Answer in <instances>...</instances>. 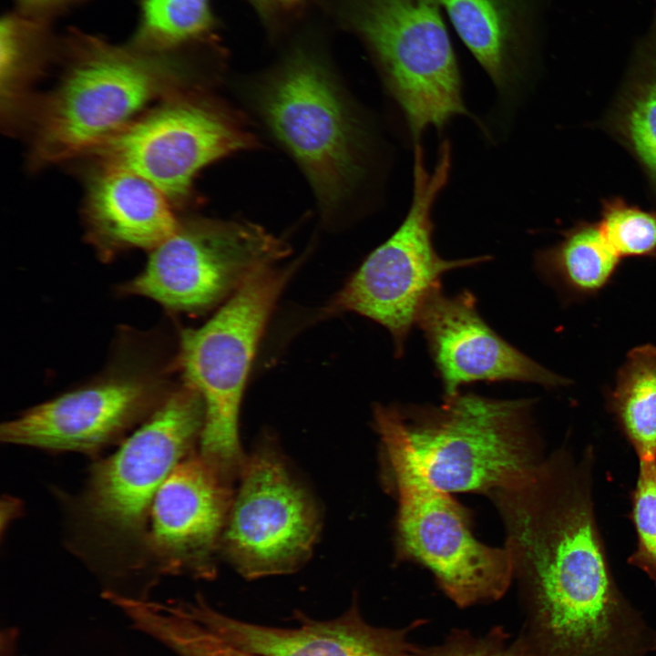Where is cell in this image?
I'll return each mask as SVG.
<instances>
[{"mask_svg": "<svg viewBox=\"0 0 656 656\" xmlns=\"http://www.w3.org/2000/svg\"><path fill=\"white\" fill-rule=\"evenodd\" d=\"M592 455L559 449L529 480L489 497L528 609L524 637L538 656H647L656 632L611 573L594 511Z\"/></svg>", "mask_w": 656, "mask_h": 656, "instance_id": "6da1fadb", "label": "cell"}, {"mask_svg": "<svg viewBox=\"0 0 656 656\" xmlns=\"http://www.w3.org/2000/svg\"><path fill=\"white\" fill-rule=\"evenodd\" d=\"M65 36L62 75L31 113L36 163L89 153L149 103L190 87L191 48L152 51L77 30Z\"/></svg>", "mask_w": 656, "mask_h": 656, "instance_id": "7a4b0ae2", "label": "cell"}, {"mask_svg": "<svg viewBox=\"0 0 656 656\" xmlns=\"http://www.w3.org/2000/svg\"><path fill=\"white\" fill-rule=\"evenodd\" d=\"M531 399L461 393L438 405H376L436 488L490 497L530 479L545 460Z\"/></svg>", "mask_w": 656, "mask_h": 656, "instance_id": "3957f363", "label": "cell"}, {"mask_svg": "<svg viewBox=\"0 0 656 656\" xmlns=\"http://www.w3.org/2000/svg\"><path fill=\"white\" fill-rule=\"evenodd\" d=\"M255 101L322 210H338L364 177L367 138L326 61L312 48L295 47L260 83Z\"/></svg>", "mask_w": 656, "mask_h": 656, "instance_id": "277c9868", "label": "cell"}, {"mask_svg": "<svg viewBox=\"0 0 656 656\" xmlns=\"http://www.w3.org/2000/svg\"><path fill=\"white\" fill-rule=\"evenodd\" d=\"M374 426L380 437L385 480L397 500V558L428 569L460 607L501 598L514 579L507 548L476 538L466 509L426 479L395 428L382 417L374 418Z\"/></svg>", "mask_w": 656, "mask_h": 656, "instance_id": "5b68a950", "label": "cell"}, {"mask_svg": "<svg viewBox=\"0 0 656 656\" xmlns=\"http://www.w3.org/2000/svg\"><path fill=\"white\" fill-rule=\"evenodd\" d=\"M437 0H337V15L372 52L415 141L468 116Z\"/></svg>", "mask_w": 656, "mask_h": 656, "instance_id": "8992f818", "label": "cell"}, {"mask_svg": "<svg viewBox=\"0 0 656 656\" xmlns=\"http://www.w3.org/2000/svg\"><path fill=\"white\" fill-rule=\"evenodd\" d=\"M287 277L272 266L259 270L207 323L180 335L178 369L204 405L200 454L233 480L246 458L238 433L245 382Z\"/></svg>", "mask_w": 656, "mask_h": 656, "instance_id": "52a82bcc", "label": "cell"}, {"mask_svg": "<svg viewBox=\"0 0 656 656\" xmlns=\"http://www.w3.org/2000/svg\"><path fill=\"white\" fill-rule=\"evenodd\" d=\"M452 164L451 146L444 140L429 170L416 143L413 164V198L398 229L364 260L331 304L380 323L393 337L395 354L405 341L428 297L441 288L442 275L451 270L487 261L489 256L446 260L433 244L432 212L446 185Z\"/></svg>", "mask_w": 656, "mask_h": 656, "instance_id": "ba28073f", "label": "cell"}, {"mask_svg": "<svg viewBox=\"0 0 656 656\" xmlns=\"http://www.w3.org/2000/svg\"><path fill=\"white\" fill-rule=\"evenodd\" d=\"M122 341L94 379L4 423L3 441L57 451L91 453L148 417L174 386L168 360L149 336Z\"/></svg>", "mask_w": 656, "mask_h": 656, "instance_id": "9c48e42d", "label": "cell"}, {"mask_svg": "<svg viewBox=\"0 0 656 656\" xmlns=\"http://www.w3.org/2000/svg\"><path fill=\"white\" fill-rule=\"evenodd\" d=\"M252 144L230 110L188 88L160 100L89 153L97 165L130 171L171 203H181L201 169Z\"/></svg>", "mask_w": 656, "mask_h": 656, "instance_id": "30bf717a", "label": "cell"}, {"mask_svg": "<svg viewBox=\"0 0 656 656\" xmlns=\"http://www.w3.org/2000/svg\"><path fill=\"white\" fill-rule=\"evenodd\" d=\"M287 251L282 241L255 224L182 220L149 251L144 269L119 292L151 299L171 312H199L235 292Z\"/></svg>", "mask_w": 656, "mask_h": 656, "instance_id": "8fae6325", "label": "cell"}, {"mask_svg": "<svg viewBox=\"0 0 656 656\" xmlns=\"http://www.w3.org/2000/svg\"><path fill=\"white\" fill-rule=\"evenodd\" d=\"M238 477L220 551L247 579L297 570L321 528L313 497L272 445L246 456Z\"/></svg>", "mask_w": 656, "mask_h": 656, "instance_id": "7c38bea8", "label": "cell"}, {"mask_svg": "<svg viewBox=\"0 0 656 656\" xmlns=\"http://www.w3.org/2000/svg\"><path fill=\"white\" fill-rule=\"evenodd\" d=\"M204 405L184 381L110 457L93 468L85 497L90 519L117 535L141 532L159 487L200 441Z\"/></svg>", "mask_w": 656, "mask_h": 656, "instance_id": "4fadbf2b", "label": "cell"}, {"mask_svg": "<svg viewBox=\"0 0 656 656\" xmlns=\"http://www.w3.org/2000/svg\"><path fill=\"white\" fill-rule=\"evenodd\" d=\"M233 479L200 453L171 471L149 514L147 546L160 572L212 579L234 496Z\"/></svg>", "mask_w": 656, "mask_h": 656, "instance_id": "5bb4252c", "label": "cell"}, {"mask_svg": "<svg viewBox=\"0 0 656 656\" xmlns=\"http://www.w3.org/2000/svg\"><path fill=\"white\" fill-rule=\"evenodd\" d=\"M476 302L468 291L449 296L440 288L419 313L416 324L427 342L444 397L478 381H519L546 388L570 384L499 336L479 315Z\"/></svg>", "mask_w": 656, "mask_h": 656, "instance_id": "9a60e30c", "label": "cell"}, {"mask_svg": "<svg viewBox=\"0 0 656 656\" xmlns=\"http://www.w3.org/2000/svg\"><path fill=\"white\" fill-rule=\"evenodd\" d=\"M189 612L231 643L263 656H418L411 628L377 627L356 603L340 616L316 620L297 613L294 627H273L229 616L201 596L187 601Z\"/></svg>", "mask_w": 656, "mask_h": 656, "instance_id": "2e32d148", "label": "cell"}, {"mask_svg": "<svg viewBox=\"0 0 656 656\" xmlns=\"http://www.w3.org/2000/svg\"><path fill=\"white\" fill-rule=\"evenodd\" d=\"M84 202L87 240L104 258L131 249L152 250L179 220L169 199L145 179L126 169L97 165Z\"/></svg>", "mask_w": 656, "mask_h": 656, "instance_id": "e0dca14e", "label": "cell"}, {"mask_svg": "<svg viewBox=\"0 0 656 656\" xmlns=\"http://www.w3.org/2000/svg\"><path fill=\"white\" fill-rule=\"evenodd\" d=\"M599 127L632 156L656 201V14Z\"/></svg>", "mask_w": 656, "mask_h": 656, "instance_id": "ac0fdd59", "label": "cell"}, {"mask_svg": "<svg viewBox=\"0 0 656 656\" xmlns=\"http://www.w3.org/2000/svg\"><path fill=\"white\" fill-rule=\"evenodd\" d=\"M459 36L490 77L508 96L521 75L518 8L514 0H437Z\"/></svg>", "mask_w": 656, "mask_h": 656, "instance_id": "d6986e66", "label": "cell"}, {"mask_svg": "<svg viewBox=\"0 0 656 656\" xmlns=\"http://www.w3.org/2000/svg\"><path fill=\"white\" fill-rule=\"evenodd\" d=\"M622 259L598 222L577 220L555 244L538 251L535 269L567 302L596 297L617 274Z\"/></svg>", "mask_w": 656, "mask_h": 656, "instance_id": "ffe728a7", "label": "cell"}, {"mask_svg": "<svg viewBox=\"0 0 656 656\" xmlns=\"http://www.w3.org/2000/svg\"><path fill=\"white\" fill-rule=\"evenodd\" d=\"M606 407L638 459L656 458V345L628 353L607 390Z\"/></svg>", "mask_w": 656, "mask_h": 656, "instance_id": "44dd1931", "label": "cell"}, {"mask_svg": "<svg viewBox=\"0 0 656 656\" xmlns=\"http://www.w3.org/2000/svg\"><path fill=\"white\" fill-rule=\"evenodd\" d=\"M49 21L36 19L18 11L5 15L0 23V80L2 111L9 121L25 99L26 87L59 56L58 40L48 26Z\"/></svg>", "mask_w": 656, "mask_h": 656, "instance_id": "7402d4cb", "label": "cell"}, {"mask_svg": "<svg viewBox=\"0 0 656 656\" xmlns=\"http://www.w3.org/2000/svg\"><path fill=\"white\" fill-rule=\"evenodd\" d=\"M124 613L135 630L176 656H263L223 639L195 619L183 600H130Z\"/></svg>", "mask_w": 656, "mask_h": 656, "instance_id": "603a6c76", "label": "cell"}, {"mask_svg": "<svg viewBox=\"0 0 656 656\" xmlns=\"http://www.w3.org/2000/svg\"><path fill=\"white\" fill-rule=\"evenodd\" d=\"M216 21L210 0H140L131 43L152 51L213 45Z\"/></svg>", "mask_w": 656, "mask_h": 656, "instance_id": "cb8c5ba5", "label": "cell"}, {"mask_svg": "<svg viewBox=\"0 0 656 656\" xmlns=\"http://www.w3.org/2000/svg\"><path fill=\"white\" fill-rule=\"evenodd\" d=\"M598 223L621 259L656 260V209L644 210L612 196L601 200Z\"/></svg>", "mask_w": 656, "mask_h": 656, "instance_id": "d4e9b609", "label": "cell"}, {"mask_svg": "<svg viewBox=\"0 0 656 656\" xmlns=\"http://www.w3.org/2000/svg\"><path fill=\"white\" fill-rule=\"evenodd\" d=\"M630 518L637 545L628 562L641 569L656 585V458L639 459Z\"/></svg>", "mask_w": 656, "mask_h": 656, "instance_id": "484cf974", "label": "cell"}, {"mask_svg": "<svg viewBox=\"0 0 656 656\" xmlns=\"http://www.w3.org/2000/svg\"><path fill=\"white\" fill-rule=\"evenodd\" d=\"M418 656H538L527 640L512 639L502 630L484 635L457 630L442 643L419 650Z\"/></svg>", "mask_w": 656, "mask_h": 656, "instance_id": "4316f807", "label": "cell"}, {"mask_svg": "<svg viewBox=\"0 0 656 656\" xmlns=\"http://www.w3.org/2000/svg\"><path fill=\"white\" fill-rule=\"evenodd\" d=\"M271 32L281 31L299 17L309 0H248Z\"/></svg>", "mask_w": 656, "mask_h": 656, "instance_id": "83f0119b", "label": "cell"}, {"mask_svg": "<svg viewBox=\"0 0 656 656\" xmlns=\"http://www.w3.org/2000/svg\"><path fill=\"white\" fill-rule=\"evenodd\" d=\"M84 0H15L17 11L40 20L49 21L51 17Z\"/></svg>", "mask_w": 656, "mask_h": 656, "instance_id": "f1b7e54d", "label": "cell"}]
</instances>
